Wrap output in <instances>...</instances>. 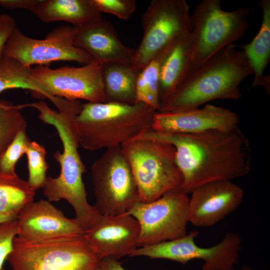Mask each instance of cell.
Wrapping results in <instances>:
<instances>
[{
  "label": "cell",
  "instance_id": "obj_12",
  "mask_svg": "<svg viewBox=\"0 0 270 270\" xmlns=\"http://www.w3.org/2000/svg\"><path fill=\"white\" fill-rule=\"evenodd\" d=\"M198 234L193 230L179 238L136 248L131 256H145L165 258L186 264L194 259L204 261L202 270H234L238 264L242 240L240 234L226 232L222 240L211 248L198 246L194 238Z\"/></svg>",
  "mask_w": 270,
  "mask_h": 270
},
{
  "label": "cell",
  "instance_id": "obj_26",
  "mask_svg": "<svg viewBox=\"0 0 270 270\" xmlns=\"http://www.w3.org/2000/svg\"><path fill=\"white\" fill-rule=\"evenodd\" d=\"M158 80V64L154 58L138 74L136 85V103H144L158 112L160 104Z\"/></svg>",
  "mask_w": 270,
  "mask_h": 270
},
{
  "label": "cell",
  "instance_id": "obj_25",
  "mask_svg": "<svg viewBox=\"0 0 270 270\" xmlns=\"http://www.w3.org/2000/svg\"><path fill=\"white\" fill-rule=\"evenodd\" d=\"M21 104L0 100V156L10 144L17 134L27 127L21 112Z\"/></svg>",
  "mask_w": 270,
  "mask_h": 270
},
{
  "label": "cell",
  "instance_id": "obj_33",
  "mask_svg": "<svg viewBox=\"0 0 270 270\" xmlns=\"http://www.w3.org/2000/svg\"><path fill=\"white\" fill-rule=\"evenodd\" d=\"M101 265L106 270H126L117 259L112 257H106L100 260Z\"/></svg>",
  "mask_w": 270,
  "mask_h": 270
},
{
  "label": "cell",
  "instance_id": "obj_23",
  "mask_svg": "<svg viewBox=\"0 0 270 270\" xmlns=\"http://www.w3.org/2000/svg\"><path fill=\"white\" fill-rule=\"evenodd\" d=\"M30 69L12 58L2 56L0 58V94L12 88L25 89L34 96L48 98L58 106L60 98L51 97L32 80L30 76Z\"/></svg>",
  "mask_w": 270,
  "mask_h": 270
},
{
  "label": "cell",
  "instance_id": "obj_14",
  "mask_svg": "<svg viewBox=\"0 0 270 270\" xmlns=\"http://www.w3.org/2000/svg\"><path fill=\"white\" fill-rule=\"evenodd\" d=\"M140 226L128 212L116 216L99 214L84 238L100 260L106 257L118 259L138 246Z\"/></svg>",
  "mask_w": 270,
  "mask_h": 270
},
{
  "label": "cell",
  "instance_id": "obj_4",
  "mask_svg": "<svg viewBox=\"0 0 270 270\" xmlns=\"http://www.w3.org/2000/svg\"><path fill=\"white\" fill-rule=\"evenodd\" d=\"M156 110L138 102H86L75 116L80 146L96 150L121 146L152 129Z\"/></svg>",
  "mask_w": 270,
  "mask_h": 270
},
{
  "label": "cell",
  "instance_id": "obj_24",
  "mask_svg": "<svg viewBox=\"0 0 270 270\" xmlns=\"http://www.w3.org/2000/svg\"><path fill=\"white\" fill-rule=\"evenodd\" d=\"M35 194L36 191L27 181L18 176L12 178L0 176V217L16 218L24 206L34 202Z\"/></svg>",
  "mask_w": 270,
  "mask_h": 270
},
{
  "label": "cell",
  "instance_id": "obj_13",
  "mask_svg": "<svg viewBox=\"0 0 270 270\" xmlns=\"http://www.w3.org/2000/svg\"><path fill=\"white\" fill-rule=\"evenodd\" d=\"M102 68V64L94 60L80 67L66 66L55 69L37 65L31 68L30 76L52 98L104 102Z\"/></svg>",
  "mask_w": 270,
  "mask_h": 270
},
{
  "label": "cell",
  "instance_id": "obj_27",
  "mask_svg": "<svg viewBox=\"0 0 270 270\" xmlns=\"http://www.w3.org/2000/svg\"><path fill=\"white\" fill-rule=\"evenodd\" d=\"M25 154L28 158V178L27 182L34 190L42 188L47 178L48 168L46 157V152L44 146L35 141H28Z\"/></svg>",
  "mask_w": 270,
  "mask_h": 270
},
{
  "label": "cell",
  "instance_id": "obj_16",
  "mask_svg": "<svg viewBox=\"0 0 270 270\" xmlns=\"http://www.w3.org/2000/svg\"><path fill=\"white\" fill-rule=\"evenodd\" d=\"M238 116L232 110L211 104L202 108L158 112L152 130L160 133L194 134L210 130L230 132L237 128Z\"/></svg>",
  "mask_w": 270,
  "mask_h": 270
},
{
  "label": "cell",
  "instance_id": "obj_29",
  "mask_svg": "<svg viewBox=\"0 0 270 270\" xmlns=\"http://www.w3.org/2000/svg\"><path fill=\"white\" fill-rule=\"evenodd\" d=\"M100 12L114 14L118 18L128 20L136 8L135 0H92Z\"/></svg>",
  "mask_w": 270,
  "mask_h": 270
},
{
  "label": "cell",
  "instance_id": "obj_5",
  "mask_svg": "<svg viewBox=\"0 0 270 270\" xmlns=\"http://www.w3.org/2000/svg\"><path fill=\"white\" fill-rule=\"evenodd\" d=\"M121 148L130 168L140 202H151L166 192L181 186L183 178L172 144L136 138L122 144Z\"/></svg>",
  "mask_w": 270,
  "mask_h": 270
},
{
  "label": "cell",
  "instance_id": "obj_11",
  "mask_svg": "<svg viewBox=\"0 0 270 270\" xmlns=\"http://www.w3.org/2000/svg\"><path fill=\"white\" fill-rule=\"evenodd\" d=\"M190 198L180 188L150 202H136L128 212L140 226L138 246L172 240L186 235Z\"/></svg>",
  "mask_w": 270,
  "mask_h": 270
},
{
  "label": "cell",
  "instance_id": "obj_18",
  "mask_svg": "<svg viewBox=\"0 0 270 270\" xmlns=\"http://www.w3.org/2000/svg\"><path fill=\"white\" fill-rule=\"evenodd\" d=\"M77 30L74 44L88 52L93 60L102 64H132L136 49L121 42L110 22L101 18Z\"/></svg>",
  "mask_w": 270,
  "mask_h": 270
},
{
  "label": "cell",
  "instance_id": "obj_21",
  "mask_svg": "<svg viewBox=\"0 0 270 270\" xmlns=\"http://www.w3.org/2000/svg\"><path fill=\"white\" fill-rule=\"evenodd\" d=\"M262 11L260 28L252 42L238 46L244 52L253 70L252 87L262 86L270 94V76L264 72L270 60V0H260L258 4Z\"/></svg>",
  "mask_w": 270,
  "mask_h": 270
},
{
  "label": "cell",
  "instance_id": "obj_32",
  "mask_svg": "<svg viewBox=\"0 0 270 270\" xmlns=\"http://www.w3.org/2000/svg\"><path fill=\"white\" fill-rule=\"evenodd\" d=\"M40 0H0V6L8 9H22L34 14Z\"/></svg>",
  "mask_w": 270,
  "mask_h": 270
},
{
  "label": "cell",
  "instance_id": "obj_36",
  "mask_svg": "<svg viewBox=\"0 0 270 270\" xmlns=\"http://www.w3.org/2000/svg\"><path fill=\"white\" fill-rule=\"evenodd\" d=\"M9 220V219H7V218H0V222L6 221V220Z\"/></svg>",
  "mask_w": 270,
  "mask_h": 270
},
{
  "label": "cell",
  "instance_id": "obj_2",
  "mask_svg": "<svg viewBox=\"0 0 270 270\" xmlns=\"http://www.w3.org/2000/svg\"><path fill=\"white\" fill-rule=\"evenodd\" d=\"M33 107L40 112L43 122L53 126L57 130L63 146V152L56 151L54 157L60 166L58 176H47L42 187L43 194L50 202L66 200L75 212V218L82 228L90 229L99 215L87 200V193L82 180L86 169L81 160L78 148V136L75 123L74 113L56 110L43 101L24 104Z\"/></svg>",
  "mask_w": 270,
  "mask_h": 270
},
{
  "label": "cell",
  "instance_id": "obj_19",
  "mask_svg": "<svg viewBox=\"0 0 270 270\" xmlns=\"http://www.w3.org/2000/svg\"><path fill=\"white\" fill-rule=\"evenodd\" d=\"M195 50L194 35L192 32H186L175 37L156 56L159 70L160 104L187 75L194 61Z\"/></svg>",
  "mask_w": 270,
  "mask_h": 270
},
{
  "label": "cell",
  "instance_id": "obj_6",
  "mask_svg": "<svg viewBox=\"0 0 270 270\" xmlns=\"http://www.w3.org/2000/svg\"><path fill=\"white\" fill-rule=\"evenodd\" d=\"M6 260L13 270H92L100 262L84 236L38 240L16 236Z\"/></svg>",
  "mask_w": 270,
  "mask_h": 270
},
{
  "label": "cell",
  "instance_id": "obj_3",
  "mask_svg": "<svg viewBox=\"0 0 270 270\" xmlns=\"http://www.w3.org/2000/svg\"><path fill=\"white\" fill-rule=\"evenodd\" d=\"M238 46H228L188 73L160 104L157 112L198 108L217 99L240 98L238 86L253 70L244 52L238 50Z\"/></svg>",
  "mask_w": 270,
  "mask_h": 270
},
{
  "label": "cell",
  "instance_id": "obj_9",
  "mask_svg": "<svg viewBox=\"0 0 270 270\" xmlns=\"http://www.w3.org/2000/svg\"><path fill=\"white\" fill-rule=\"evenodd\" d=\"M190 7L185 0H152L141 18L142 38L132 66L141 71L175 37L192 32Z\"/></svg>",
  "mask_w": 270,
  "mask_h": 270
},
{
  "label": "cell",
  "instance_id": "obj_28",
  "mask_svg": "<svg viewBox=\"0 0 270 270\" xmlns=\"http://www.w3.org/2000/svg\"><path fill=\"white\" fill-rule=\"evenodd\" d=\"M26 128L20 130L13 140L0 156V176L12 178L18 176L15 166L19 159L25 154L30 140Z\"/></svg>",
  "mask_w": 270,
  "mask_h": 270
},
{
  "label": "cell",
  "instance_id": "obj_31",
  "mask_svg": "<svg viewBox=\"0 0 270 270\" xmlns=\"http://www.w3.org/2000/svg\"><path fill=\"white\" fill-rule=\"evenodd\" d=\"M14 18L8 14H0V58L9 36L16 27Z\"/></svg>",
  "mask_w": 270,
  "mask_h": 270
},
{
  "label": "cell",
  "instance_id": "obj_1",
  "mask_svg": "<svg viewBox=\"0 0 270 270\" xmlns=\"http://www.w3.org/2000/svg\"><path fill=\"white\" fill-rule=\"evenodd\" d=\"M137 138L164 142L176 149V161L183 178L179 188L186 194L206 182L232 180L250 171L251 151L239 128L194 134L160 133L152 129Z\"/></svg>",
  "mask_w": 270,
  "mask_h": 270
},
{
  "label": "cell",
  "instance_id": "obj_10",
  "mask_svg": "<svg viewBox=\"0 0 270 270\" xmlns=\"http://www.w3.org/2000/svg\"><path fill=\"white\" fill-rule=\"evenodd\" d=\"M77 28L61 25L43 39L28 37L16 26L4 46L2 56L12 58L24 66L44 65L56 61H74L86 64L93 60L84 50L74 44Z\"/></svg>",
  "mask_w": 270,
  "mask_h": 270
},
{
  "label": "cell",
  "instance_id": "obj_30",
  "mask_svg": "<svg viewBox=\"0 0 270 270\" xmlns=\"http://www.w3.org/2000/svg\"><path fill=\"white\" fill-rule=\"evenodd\" d=\"M18 232L16 218L0 222V270H6L4 263L12 250L14 240Z\"/></svg>",
  "mask_w": 270,
  "mask_h": 270
},
{
  "label": "cell",
  "instance_id": "obj_15",
  "mask_svg": "<svg viewBox=\"0 0 270 270\" xmlns=\"http://www.w3.org/2000/svg\"><path fill=\"white\" fill-rule=\"evenodd\" d=\"M188 220L194 226H212L224 219L241 204L242 188L231 180H215L198 186L190 193Z\"/></svg>",
  "mask_w": 270,
  "mask_h": 270
},
{
  "label": "cell",
  "instance_id": "obj_7",
  "mask_svg": "<svg viewBox=\"0 0 270 270\" xmlns=\"http://www.w3.org/2000/svg\"><path fill=\"white\" fill-rule=\"evenodd\" d=\"M250 12L248 7L224 11L220 0H203L196 4L190 16L196 50L188 74L243 37L248 28L247 16Z\"/></svg>",
  "mask_w": 270,
  "mask_h": 270
},
{
  "label": "cell",
  "instance_id": "obj_35",
  "mask_svg": "<svg viewBox=\"0 0 270 270\" xmlns=\"http://www.w3.org/2000/svg\"><path fill=\"white\" fill-rule=\"evenodd\" d=\"M241 270H254L252 268L248 266H243Z\"/></svg>",
  "mask_w": 270,
  "mask_h": 270
},
{
  "label": "cell",
  "instance_id": "obj_8",
  "mask_svg": "<svg viewBox=\"0 0 270 270\" xmlns=\"http://www.w3.org/2000/svg\"><path fill=\"white\" fill-rule=\"evenodd\" d=\"M94 207L102 215L128 212L140 201L138 188L121 146L107 149L92 166Z\"/></svg>",
  "mask_w": 270,
  "mask_h": 270
},
{
  "label": "cell",
  "instance_id": "obj_17",
  "mask_svg": "<svg viewBox=\"0 0 270 270\" xmlns=\"http://www.w3.org/2000/svg\"><path fill=\"white\" fill-rule=\"evenodd\" d=\"M18 237L38 240L83 236L85 231L74 218L66 217L62 212L48 200L32 202L18 214Z\"/></svg>",
  "mask_w": 270,
  "mask_h": 270
},
{
  "label": "cell",
  "instance_id": "obj_20",
  "mask_svg": "<svg viewBox=\"0 0 270 270\" xmlns=\"http://www.w3.org/2000/svg\"><path fill=\"white\" fill-rule=\"evenodd\" d=\"M34 14L45 23L64 21L76 28L102 18L92 0H40Z\"/></svg>",
  "mask_w": 270,
  "mask_h": 270
},
{
  "label": "cell",
  "instance_id": "obj_22",
  "mask_svg": "<svg viewBox=\"0 0 270 270\" xmlns=\"http://www.w3.org/2000/svg\"><path fill=\"white\" fill-rule=\"evenodd\" d=\"M139 72L131 64H102V73L105 102L136 104V85Z\"/></svg>",
  "mask_w": 270,
  "mask_h": 270
},
{
  "label": "cell",
  "instance_id": "obj_34",
  "mask_svg": "<svg viewBox=\"0 0 270 270\" xmlns=\"http://www.w3.org/2000/svg\"><path fill=\"white\" fill-rule=\"evenodd\" d=\"M92 270H106V269L101 265L99 262L98 265Z\"/></svg>",
  "mask_w": 270,
  "mask_h": 270
}]
</instances>
